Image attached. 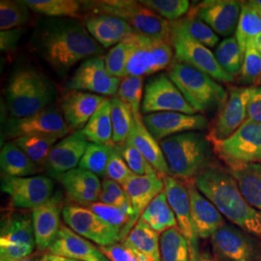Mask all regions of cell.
<instances>
[{"mask_svg": "<svg viewBox=\"0 0 261 261\" xmlns=\"http://www.w3.org/2000/svg\"><path fill=\"white\" fill-rule=\"evenodd\" d=\"M31 50L63 77L80 62L102 56L103 48L88 33L83 19L42 20L30 40Z\"/></svg>", "mask_w": 261, "mask_h": 261, "instance_id": "cell-1", "label": "cell"}, {"mask_svg": "<svg viewBox=\"0 0 261 261\" xmlns=\"http://www.w3.org/2000/svg\"><path fill=\"white\" fill-rule=\"evenodd\" d=\"M195 186L226 219L261 237V212L247 202L229 172L207 166L195 178Z\"/></svg>", "mask_w": 261, "mask_h": 261, "instance_id": "cell-2", "label": "cell"}, {"mask_svg": "<svg viewBox=\"0 0 261 261\" xmlns=\"http://www.w3.org/2000/svg\"><path fill=\"white\" fill-rule=\"evenodd\" d=\"M4 97L10 116L23 118L49 108L56 89L47 75L30 63H23L11 72Z\"/></svg>", "mask_w": 261, "mask_h": 261, "instance_id": "cell-3", "label": "cell"}, {"mask_svg": "<svg viewBox=\"0 0 261 261\" xmlns=\"http://www.w3.org/2000/svg\"><path fill=\"white\" fill-rule=\"evenodd\" d=\"M171 175L196 178L207 167L210 142L198 132H187L160 141Z\"/></svg>", "mask_w": 261, "mask_h": 261, "instance_id": "cell-4", "label": "cell"}, {"mask_svg": "<svg viewBox=\"0 0 261 261\" xmlns=\"http://www.w3.org/2000/svg\"><path fill=\"white\" fill-rule=\"evenodd\" d=\"M168 75L196 112L221 107L227 98L225 89L213 77L186 63L173 61Z\"/></svg>", "mask_w": 261, "mask_h": 261, "instance_id": "cell-5", "label": "cell"}, {"mask_svg": "<svg viewBox=\"0 0 261 261\" xmlns=\"http://www.w3.org/2000/svg\"><path fill=\"white\" fill-rule=\"evenodd\" d=\"M91 14H106L125 20L137 33L157 39H170V23L135 0L83 1Z\"/></svg>", "mask_w": 261, "mask_h": 261, "instance_id": "cell-6", "label": "cell"}, {"mask_svg": "<svg viewBox=\"0 0 261 261\" xmlns=\"http://www.w3.org/2000/svg\"><path fill=\"white\" fill-rule=\"evenodd\" d=\"M132 46L127 75L144 76L157 74L171 65L174 49L170 39H157L134 32L124 40Z\"/></svg>", "mask_w": 261, "mask_h": 261, "instance_id": "cell-7", "label": "cell"}, {"mask_svg": "<svg viewBox=\"0 0 261 261\" xmlns=\"http://www.w3.org/2000/svg\"><path fill=\"white\" fill-rule=\"evenodd\" d=\"M170 23V43L178 61L205 73L218 83H233L235 77L219 64L215 54L208 47L191 37L177 20Z\"/></svg>", "mask_w": 261, "mask_h": 261, "instance_id": "cell-8", "label": "cell"}, {"mask_svg": "<svg viewBox=\"0 0 261 261\" xmlns=\"http://www.w3.org/2000/svg\"><path fill=\"white\" fill-rule=\"evenodd\" d=\"M36 246L32 215L9 212L1 221L0 261H17L31 255Z\"/></svg>", "mask_w": 261, "mask_h": 261, "instance_id": "cell-9", "label": "cell"}, {"mask_svg": "<svg viewBox=\"0 0 261 261\" xmlns=\"http://www.w3.org/2000/svg\"><path fill=\"white\" fill-rule=\"evenodd\" d=\"M63 115L49 107L36 114L23 118L10 117L4 125V139L15 140L22 137H47L62 140L70 134Z\"/></svg>", "mask_w": 261, "mask_h": 261, "instance_id": "cell-10", "label": "cell"}, {"mask_svg": "<svg viewBox=\"0 0 261 261\" xmlns=\"http://www.w3.org/2000/svg\"><path fill=\"white\" fill-rule=\"evenodd\" d=\"M62 218L67 226L87 240L106 247L124 239L122 231L106 223L85 206L68 204L63 207Z\"/></svg>", "mask_w": 261, "mask_h": 261, "instance_id": "cell-11", "label": "cell"}, {"mask_svg": "<svg viewBox=\"0 0 261 261\" xmlns=\"http://www.w3.org/2000/svg\"><path fill=\"white\" fill-rule=\"evenodd\" d=\"M1 191L8 195L11 206L19 210H34L54 196L55 183L44 175L6 177L1 180Z\"/></svg>", "mask_w": 261, "mask_h": 261, "instance_id": "cell-12", "label": "cell"}, {"mask_svg": "<svg viewBox=\"0 0 261 261\" xmlns=\"http://www.w3.org/2000/svg\"><path fill=\"white\" fill-rule=\"evenodd\" d=\"M121 81L110 75L102 56L81 63L66 83L68 91L76 90L103 97H116Z\"/></svg>", "mask_w": 261, "mask_h": 261, "instance_id": "cell-13", "label": "cell"}, {"mask_svg": "<svg viewBox=\"0 0 261 261\" xmlns=\"http://www.w3.org/2000/svg\"><path fill=\"white\" fill-rule=\"evenodd\" d=\"M166 112L196 114L168 75L158 74L151 76L145 84L141 113Z\"/></svg>", "mask_w": 261, "mask_h": 261, "instance_id": "cell-14", "label": "cell"}, {"mask_svg": "<svg viewBox=\"0 0 261 261\" xmlns=\"http://www.w3.org/2000/svg\"><path fill=\"white\" fill-rule=\"evenodd\" d=\"M212 143L216 153L226 163H259L261 123H244L228 139Z\"/></svg>", "mask_w": 261, "mask_h": 261, "instance_id": "cell-15", "label": "cell"}, {"mask_svg": "<svg viewBox=\"0 0 261 261\" xmlns=\"http://www.w3.org/2000/svg\"><path fill=\"white\" fill-rule=\"evenodd\" d=\"M253 87H230L210 132L212 142L228 139L247 119V110Z\"/></svg>", "mask_w": 261, "mask_h": 261, "instance_id": "cell-16", "label": "cell"}, {"mask_svg": "<svg viewBox=\"0 0 261 261\" xmlns=\"http://www.w3.org/2000/svg\"><path fill=\"white\" fill-rule=\"evenodd\" d=\"M163 180L165 193L168 197V203L176 217L178 227L189 243L190 261H199L198 237L192 219L189 188L172 176H163Z\"/></svg>", "mask_w": 261, "mask_h": 261, "instance_id": "cell-17", "label": "cell"}, {"mask_svg": "<svg viewBox=\"0 0 261 261\" xmlns=\"http://www.w3.org/2000/svg\"><path fill=\"white\" fill-rule=\"evenodd\" d=\"M142 119L151 135L158 141L182 133L205 130L208 126L205 117L197 113L157 112L142 115Z\"/></svg>", "mask_w": 261, "mask_h": 261, "instance_id": "cell-18", "label": "cell"}, {"mask_svg": "<svg viewBox=\"0 0 261 261\" xmlns=\"http://www.w3.org/2000/svg\"><path fill=\"white\" fill-rule=\"evenodd\" d=\"M242 3L236 0H205L191 10L217 35L231 37L236 32Z\"/></svg>", "mask_w": 261, "mask_h": 261, "instance_id": "cell-19", "label": "cell"}, {"mask_svg": "<svg viewBox=\"0 0 261 261\" xmlns=\"http://www.w3.org/2000/svg\"><path fill=\"white\" fill-rule=\"evenodd\" d=\"M89 144L81 130L58 140L53 147L45 169L50 177L58 178L76 168Z\"/></svg>", "mask_w": 261, "mask_h": 261, "instance_id": "cell-20", "label": "cell"}, {"mask_svg": "<svg viewBox=\"0 0 261 261\" xmlns=\"http://www.w3.org/2000/svg\"><path fill=\"white\" fill-rule=\"evenodd\" d=\"M106 99L103 96L84 91L66 92L60 102V112L70 130H83Z\"/></svg>", "mask_w": 261, "mask_h": 261, "instance_id": "cell-21", "label": "cell"}, {"mask_svg": "<svg viewBox=\"0 0 261 261\" xmlns=\"http://www.w3.org/2000/svg\"><path fill=\"white\" fill-rule=\"evenodd\" d=\"M62 211V196L60 193H56L47 203L32 210L34 236L39 250H47L55 242L62 225L60 224Z\"/></svg>", "mask_w": 261, "mask_h": 261, "instance_id": "cell-22", "label": "cell"}, {"mask_svg": "<svg viewBox=\"0 0 261 261\" xmlns=\"http://www.w3.org/2000/svg\"><path fill=\"white\" fill-rule=\"evenodd\" d=\"M47 252L74 260L111 261L101 252L100 248L64 224L61 225L55 242L47 249Z\"/></svg>", "mask_w": 261, "mask_h": 261, "instance_id": "cell-23", "label": "cell"}, {"mask_svg": "<svg viewBox=\"0 0 261 261\" xmlns=\"http://www.w3.org/2000/svg\"><path fill=\"white\" fill-rule=\"evenodd\" d=\"M83 20L88 33L103 48H112L136 32L125 20L111 15L89 13Z\"/></svg>", "mask_w": 261, "mask_h": 261, "instance_id": "cell-24", "label": "cell"}, {"mask_svg": "<svg viewBox=\"0 0 261 261\" xmlns=\"http://www.w3.org/2000/svg\"><path fill=\"white\" fill-rule=\"evenodd\" d=\"M66 195L77 205L88 206L99 201L102 182L90 171L76 168L58 178Z\"/></svg>", "mask_w": 261, "mask_h": 261, "instance_id": "cell-25", "label": "cell"}, {"mask_svg": "<svg viewBox=\"0 0 261 261\" xmlns=\"http://www.w3.org/2000/svg\"><path fill=\"white\" fill-rule=\"evenodd\" d=\"M123 189L134 209L133 224L135 226L136 222L138 223L143 211L151 201L165 191V184L163 177L159 174H134L123 186Z\"/></svg>", "mask_w": 261, "mask_h": 261, "instance_id": "cell-26", "label": "cell"}, {"mask_svg": "<svg viewBox=\"0 0 261 261\" xmlns=\"http://www.w3.org/2000/svg\"><path fill=\"white\" fill-rule=\"evenodd\" d=\"M193 224L198 238L207 239L224 225L223 215L196 186L189 187Z\"/></svg>", "mask_w": 261, "mask_h": 261, "instance_id": "cell-27", "label": "cell"}, {"mask_svg": "<svg viewBox=\"0 0 261 261\" xmlns=\"http://www.w3.org/2000/svg\"><path fill=\"white\" fill-rule=\"evenodd\" d=\"M134 147L140 151L149 162L150 165L158 172L159 175L171 176L170 169L161 144L150 133L143 123V119L134 118L130 136L127 140Z\"/></svg>", "mask_w": 261, "mask_h": 261, "instance_id": "cell-28", "label": "cell"}, {"mask_svg": "<svg viewBox=\"0 0 261 261\" xmlns=\"http://www.w3.org/2000/svg\"><path fill=\"white\" fill-rule=\"evenodd\" d=\"M215 250L228 261H251L254 254L252 242L233 227L224 224L211 237Z\"/></svg>", "mask_w": 261, "mask_h": 261, "instance_id": "cell-29", "label": "cell"}, {"mask_svg": "<svg viewBox=\"0 0 261 261\" xmlns=\"http://www.w3.org/2000/svg\"><path fill=\"white\" fill-rule=\"evenodd\" d=\"M239 191L250 205L261 212L260 163H226Z\"/></svg>", "mask_w": 261, "mask_h": 261, "instance_id": "cell-30", "label": "cell"}, {"mask_svg": "<svg viewBox=\"0 0 261 261\" xmlns=\"http://www.w3.org/2000/svg\"><path fill=\"white\" fill-rule=\"evenodd\" d=\"M0 167L6 177H28L39 171L37 166L12 140L2 146Z\"/></svg>", "mask_w": 261, "mask_h": 261, "instance_id": "cell-31", "label": "cell"}, {"mask_svg": "<svg viewBox=\"0 0 261 261\" xmlns=\"http://www.w3.org/2000/svg\"><path fill=\"white\" fill-rule=\"evenodd\" d=\"M81 132L90 143L114 146L110 99H106Z\"/></svg>", "mask_w": 261, "mask_h": 261, "instance_id": "cell-32", "label": "cell"}, {"mask_svg": "<svg viewBox=\"0 0 261 261\" xmlns=\"http://www.w3.org/2000/svg\"><path fill=\"white\" fill-rule=\"evenodd\" d=\"M28 8L47 18L83 19V1L76 0H23Z\"/></svg>", "mask_w": 261, "mask_h": 261, "instance_id": "cell-33", "label": "cell"}, {"mask_svg": "<svg viewBox=\"0 0 261 261\" xmlns=\"http://www.w3.org/2000/svg\"><path fill=\"white\" fill-rule=\"evenodd\" d=\"M140 219L158 233H163L172 227H178L176 217L168 203L165 191L151 201Z\"/></svg>", "mask_w": 261, "mask_h": 261, "instance_id": "cell-34", "label": "cell"}, {"mask_svg": "<svg viewBox=\"0 0 261 261\" xmlns=\"http://www.w3.org/2000/svg\"><path fill=\"white\" fill-rule=\"evenodd\" d=\"M122 241L137 251L147 255L153 261H161L159 233L140 219L129 234Z\"/></svg>", "mask_w": 261, "mask_h": 261, "instance_id": "cell-35", "label": "cell"}, {"mask_svg": "<svg viewBox=\"0 0 261 261\" xmlns=\"http://www.w3.org/2000/svg\"><path fill=\"white\" fill-rule=\"evenodd\" d=\"M261 34V12L252 1L243 2L235 37L239 44L243 57L252 40Z\"/></svg>", "mask_w": 261, "mask_h": 261, "instance_id": "cell-36", "label": "cell"}, {"mask_svg": "<svg viewBox=\"0 0 261 261\" xmlns=\"http://www.w3.org/2000/svg\"><path fill=\"white\" fill-rule=\"evenodd\" d=\"M161 261H190V248L179 227H172L160 237Z\"/></svg>", "mask_w": 261, "mask_h": 261, "instance_id": "cell-37", "label": "cell"}, {"mask_svg": "<svg viewBox=\"0 0 261 261\" xmlns=\"http://www.w3.org/2000/svg\"><path fill=\"white\" fill-rule=\"evenodd\" d=\"M111 116H112L113 142L114 145H123L130 136L134 123V115L130 107L119 98H111Z\"/></svg>", "mask_w": 261, "mask_h": 261, "instance_id": "cell-38", "label": "cell"}, {"mask_svg": "<svg viewBox=\"0 0 261 261\" xmlns=\"http://www.w3.org/2000/svg\"><path fill=\"white\" fill-rule=\"evenodd\" d=\"M31 10L22 1H0V29L1 31L23 28L31 19Z\"/></svg>", "mask_w": 261, "mask_h": 261, "instance_id": "cell-39", "label": "cell"}, {"mask_svg": "<svg viewBox=\"0 0 261 261\" xmlns=\"http://www.w3.org/2000/svg\"><path fill=\"white\" fill-rule=\"evenodd\" d=\"M58 140H60L47 137L31 136L22 137L12 141H14L39 168L42 166L45 167L47 157Z\"/></svg>", "mask_w": 261, "mask_h": 261, "instance_id": "cell-40", "label": "cell"}, {"mask_svg": "<svg viewBox=\"0 0 261 261\" xmlns=\"http://www.w3.org/2000/svg\"><path fill=\"white\" fill-rule=\"evenodd\" d=\"M215 56L219 64L229 75L240 74L243 56L235 36L224 39L216 47Z\"/></svg>", "mask_w": 261, "mask_h": 261, "instance_id": "cell-41", "label": "cell"}, {"mask_svg": "<svg viewBox=\"0 0 261 261\" xmlns=\"http://www.w3.org/2000/svg\"><path fill=\"white\" fill-rule=\"evenodd\" d=\"M143 77L127 75L122 79L116 97L130 107L134 118L141 119V105L143 101Z\"/></svg>", "mask_w": 261, "mask_h": 261, "instance_id": "cell-42", "label": "cell"}, {"mask_svg": "<svg viewBox=\"0 0 261 261\" xmlns=\"http://www.w3.org/2000/svg\"><path fill=\"white\" fill-rule=\"evenodd\" d=\"M178 23L185 29L187 33L197 42L203 44L206 47H217L220 43L219 35L215 33L202 19L197 18L191 11L182 19H178Z\"/></svg>", "mask_w": 261, "mask_h": 261, "instance_id": "cell-43", "label": "cell"}, {"mask_svg": "<svg viewBox=\"0 0 261 261\" xmlns=\"http://www.w3.org/2000/svg\"><path fill=\"white\" fill-rule=\"evenodd\" d=\"M114 146L89 143L80 162L79 168L90 171L97 176L106 177L107 166Z\"/></svg>", "mask_w": 261, "mask_h": 261, "instance_id": "cell-44", "label": "cell"}, {"mask_svg": "<svg viewBox=\"0 0 261 261\" xmlns=\"http://www.w3.org/2000/svg\"><path fill=\"white\" fill-rule=\"evenodd\" d=\"M90 210L103 219L106 223L122 231L124 239L132 230V217L124 209L108 205L100 201L88 206Z\"/></svg>", "mask_w": 261, "mask_h": 261, "instance_id": "cell-45", "label": "cell"}, {"mask_svg": "<svg viewBox=\"0 0 261 261\" xmlns=\"http://www.w3.org/2000/svg\"><path fill=\"white\" fill-rule=\"evenodd\" d=\"M140 2L168 22L182 19L190 9L188 0H140Z\"/></svg>", "mask_w": 261, "mask_h": 261, "instance_id": "cell-46", "label": "cell"}, {"mask_svg": "<svg viewBox=\"0 0 261 261\" xmlns=\"http://www.w3.org/2000/svg\"><path fill=\"white\" fill-rule=\"evenodd\" d=\"M130 53L132 46L125 41L112 47L108 51V54L103 56V59L110 75L119 80L127 76V66Z\"/></svg>", "mask_w": 261, "mask_h": 261, "instance_id": "cell-47", "label": "cell"}, {"mask_svg": "<svg viewBox=\"0 0 261 261\" xmlns=\"http://www.w3.org/2000/svg\"><path fill=\"white\" fill-rule=\"evenodd\" d=\"M99 201L108 205L122 208L132 217L134 216L133 206L123 187L109 178H105L102 182V192Z\"/></svg>", "mask_w": 261, "mask_h": 261, "instance_id": "cell-48", "label": "cell"}, {"mask_svg": "<svg viewBox=\"0 0 261 261\" xmlns=\"http://www.w3.org/2000/svg\"><path fill=\"white\" fill-rule=\"evenodd\" d=\"M261 77V53L249 45L244 54L240 72L241 83L247 87L256 84Z\"/></svg>", "mask_w": 261, "mask_h": 261, "instance_id": "cell-49", "label": "cell"}, {"mask_svg": "<svg viewBox=\"0 0 261 261\" xmlns=\"http://www.w3.org/2000/svg\"><path fill=\"white\" fill-rule=\"evenodd\" d=\"M122 157L125 160L126 164L130 168L132 172L137 175H150L158 174V172L153 168L149 162L144 158V156L139 150L134 147L128 141L123 145L118 146Z\"/></svg>", "mask_w": 261, "mask_h": 261, "instance_id": "cell-50", "label": "cell"}, {"mask_svg": "<svg viewBox=\"0 0 261 261\" xmlns=\"http://www.w3.org/2000/svg\"><path fill=\"white\" fill-rule=\"evenodd\" d=\"M134 175L130 168L122 157L118 146H114L109 159V163L106 170V178L113 180L122 187Z\"/></svg>", "mask_w": 261, "mask_h": 261, "instance_id": "cell-51", "label": "cell"}, {"mask_svg": "<svg viewBox=\"0 0 261 261\" xmlns=\"http://www.w3.org/2000/svg\"><path fill=\"white\" fill-rule=\"evenodd\" d=\"M101 252L111 261H140L135 251L126 243L100 247Z\"/></svg>", "mask_w": 261, "mask_h": 261, "instance_id": "cell-52", "label": "cell"}, {"mask_svg": "<svg viewBox=\"0 0 261 261\" xmlns=\"http://www.w3.org/2000/svg\"><path fill=\"white\" fill-rule=\"evenodd\" d=\"M25 33V28H16L11 30L1 31L0 33V47L1 51L12 54L19 45V40Z\"/></svg>", "mask_w": 261, "mask_h": 261, "instance_id": "cell-53", "label": "cell"}, {"mask_svg": "<svg viewBox=\"0 0 261 261\" xmlns=\"http://www.w3.org/2000/svg\"><path fill=\"white\" fill-rule=\"evenodd\" d=\"M261 123V87H253L247 110L245 123Z\"/></svg>", "mask_w": 261, "mask_h": 261, "instance_id": "cell-54", "label": "cell"}, {"mask_svg": "<svg viewBox=\"0 0 261 261\" xmlns=\"http://www.w3.org/2000/svg\"><path fill=\"white\" fill-rule=\"evenodd\" d=\"M40 261H79L74 260V259H70V258H66L63 256H59V255H56V254H51V253H47L45 254L42 259Z\"/></svg>", "mask_w": 261, "mask_h": 261, "instance_id": "cell-55", "label": "cell"}, {"mask_svg": "<svg viewBox=\"0 0 261 261\" xmlns=\"http://www.w3.org/2000/svg\"><path fill=\"white\" fill-rule=\"evenodd\" d=\"M250 45H252L253 47H255L257 50H259L261 53V34L254 38L252 42H251Z\"/></svg>", "mask_w": 261, "mask_h": 261, "instance_id": "cell-56", "label": "cell"}, {"mask_svg": "<svg viewBox=\"0 0 261 261\" xmlns=\"http://www.w3.org/2000/svg\"><path fill=\"white\" fill-rule=\"evenodd\" d=\"M199 261H216L215 259H213L210 255H208V254H203V255H201L200 257H199Z\"/></svg>", "mask_w": 261, "mask_h": 261, "instance_id": "cell-57", "label": "cell"}, {"mask_svg": "<svg viewBox=\"0 0 261 261\" xmlns=\"http://www.w3.org/2000/svg\"><path fill=\"white\" fill-rule=\"evenodd\" d=\"M252 3L261 12V0H253Z\"/></svg>", "mask_w": 261, "mask_h": 261, "instance_id": "cell-58", "label": "cell"}, {"mask_svg": "<svg viewBox=\"0 0 261 261\" xmlns=\"http://www.w3.org/2000/svg\"><path fill=\"white\" fill-rule=\"evenodd\" d=\"M17 261H36L34 260V258L30 255V256H28V257H25V258H22V259H19V260Z\"/></svg>", "mask_w": 261, "mask_h": 261, "instance_id": "cell-59", "label": "cell"}, {"mask_svg": "<svg viewBox=\"0 0 261 261\" xmlns=\"http://www.w3.org/2000/svg\"><path fill=\"white\" fill-rule=\"evenodd\" d=\"M224 261H228V260H224Z\"/></svg>", "mask_w": 261, "mask_h": 261, "instance_id": "cell-60", "label": "cell"}]
</instances>
